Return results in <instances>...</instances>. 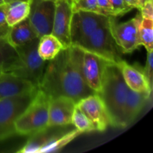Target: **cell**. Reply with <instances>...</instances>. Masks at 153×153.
<instances>
[{
    "mask_svg": "<svg viewBox=\"0 0 153 153\" xmlns=\"http://www.w3.org/2000/svg\"><path fill=\"white\" fill-rule=\"evenodd\" d=\"M83 49L74 45L62 49L47 61L39 89L49 98L66 96L77 102L96 94L87 85L83 75Z\"/></svg>",
    "mask_w": 153,
    "mask_h": 153,
    "instance_id": "6da1fadb",
    "label": "cell"
},
{
    "mask_svg": "<svg viewBox=\"0 0 153 153\" xmlns=\"http://www.w3.org/2000/svg\"><path fill=\"white\" fill-rule=\"evenodd\" d=\"M128 89L117 64H108L97 94L105 106L110 125L116 128H123V110Z\"/></svg>",
    "mask_w": 153,
    "mask_h": 153,
    "instance_id": "7a4b0ae2",
    "label": "cell"
},
{
    "mask_svg": "<svg viewBox=\"0 0 153 153\" xmlns=\"http://www.w3.org/2000/svg\"><path fill=\"white\" fill-rule=\"evenodd\" d=\"M39 37L14 47L17 52V59L7 70V73L31 82L39 88L43 78L46 62L42 59L37 52Z\"/></svg>",
    "mask_w": 153,
    "mask_h": 153,
    "instance_id": "3957f363",
    "label": "cell"
},
{
    "mask_svg": "<svg viewBox=\"0 0 153 153\" xmlns=\"http://www.w3.org/2000/svg\"><path fill=\"white\" fill-rule=\"evenodd\" d=\"M50 98L40 89L15 123L16 134L33 135L47 128Z\"/></svg>",
    "mask_w": 153,
    "mask_h": 153,
    "instance_id": "277c9868",
    "label": "cell"
},
{
    "mask_svg": "<svg viewBox=\"0 0 153 153\" xmlns=\"http://www.w3.org/2000/svg\"><path fill=\"white\" fill-rule=\"evenodd\" d=\"M37 90L0 100V142L16 134L15 123L31 102Z\"/></svg>",
    "mask_w": 153,
    "mask_h": 153,
    "instance_id": "5b68a950",
    "label": "cell"
},
{
    "mask_svg": "<svg viewBox=\"0 0 153 153\" xmlns=\"http://www.w3.org/2000/svg\"><path fill=\"white\" fill-rule=\"evenodd\" d=\"M77 46L83 50L96 54L113 64H117L123 60L122 52L114 40L108 22L97 28L83 43Z\"/></svg>",
    "mask_w": 153,
    "mask_h": 153,
    "instance_id": "8992f818",
    "label": "cell"
},
{
    "mask_svg": "<svg viewBox=\"0 0 153 153\" xmlns=\"http://www.w3.org/2000/svg\"><path fill=\"white\" fill-rule=\"evenodd\" d=\"M116 18L115 16L109 17L108 25L111 33L122 53H131L141 46L139 40L141 15L138 13L135 17L122 23L117 22Z\"/></svg>",
    "mask_w": 153,
    "mask_h": 153,
    "instance_id": "52a82bcc",
    "label": "cell"
},
{
    "mask_svg": "<svg viewBox=\"0 0 153 153\" xmlns=\"http://www.w3.org/2000/svg\"><path fill=\"white\" fill-rule=\"evenodd\" d=\"M110 16L88 11L73 12L70 25L71 45L79 46L98 28L108 23Z\"/></svg>",
    "mask_w": 153,
    "mask_h": 153,
    "instance_id": "ba28073f",
    "label": "cell"
},
{
    "mask_svg": "<svg viewBox=\"0 0 153 153\" xmlns=\"http://www.w3.org/2000/svg\"><path fill=\"white\" fill-rule=\"evenodd\" d=\"M28 19L39 37L52 33L55 0H30Z\"/></svg>",
    "mask_w": 153,
    "mask_h": 153,
    "instance_id": "9c48e42d",
    "label": "cell"
},
{
    "mask_svg": "<svg viewBox=\"0 0 153 153\" xmlns=\"http://www.w3.org/2000/svg\"><path fill=\"white\" fill-rule=\"evenodd\" d=\"M73 13L70 0H55V16L51 34L60 40L64 49L71 46L70 25Z\"/></svg>",
    "mask_w": 153,
    "mask_h": 153,
    "instance_id": "30bf717a",
    "label": "cell"
},
{
    "mask_svg": "<svg viewBox=\"0 0 153 153\" xmlns=\"http://www.w3.org/2000/svg\"><path fill=\"white\" fill-rule=\"evenodd\" d=\"M83 51L82 70L84 78L89 88L96 94H98L101 90L105 70L111 62L92 52Z\"/></svg>",
    "mask_w": 153,
    "mask_h": 153,
    "instance_id": "8fae6325",
    "label": "cell"
},
{
    "mask_svg": "<svg viewBox=\"0 0 153 153\" xmlns=\"http://www.w3.org/2000/svg\"><path fill=\"white\" fill-rule=\"evenodd\" d=\"M76 105L92 121L97 131H105L107 127L110 125L105 106L97 94H94L82 99Z\"/></svg>",
    "mask_w": 153,
    "mask_h": 153,
    "instance_id": "7c38bea8",
    "label": "cell"
},
{
    "mask_svg": "<svg viewBox=\"0 0 153 153\" xmlns=\"http://www.w3.org/2000/svg\"><path fill=\"white\" fill-rule=\"evenodd\" d=\"M76 102L66 96L50 98L48 126H62L72 124V117Z\"/></svg>",
    "mask_w": 153,
    "mask_h": 153,
    "instance_id": "4fadbf2b",
    "label": "cell"
},
{
    "mask_svg": "<svg viewBox=\"0 0 153 153\" xmlns=\"http://www.w3.org/2000/svg\"><path fill=\"white\" fill-rule=\"evenodd\" d=\"M37 89L26 79L7 72L0 73V100L34 92Z\"/></svg>",
    "mask_w": 153,
    "mask_h": 153,
    "instance_id": "5bb4252c",
    "label": "cell"
},
{
    "mask_svg": "<svg viewBox=\"0 0 153 153\" xmlns=\"http://www.w3.org/2000/svg\"><path fill=\"white\" fill-rule=\"evenodd\" d=\"M116 64L119 67L124 81L130 90L136 92L152 94V88L145 76L143 67L138 64L130 65L123 59Z\"/></svg>",
    "mask_w": 153,
    "mask_h": 153,
    "instance_id": "9a60e30c",
    "label": "cell"
},
{
    "mask_svg": "<svg viewBox=\"0 0 153 153\" xmlns=\"http://www.w3.org/2000/svg\"><path fill=\"white\" fill-rule=\"evenodd\" d=\"M151 96L150 93L136 92L128 89L123 110V128L129 126L135 120Z\"/></svg>",
    "mask_w": 153,
    "mask_h": 153,
    "instance_id": "2e32d148",
    "label": "cell"
},
{
    "mask_svg": "<svg viewBox=\"0 0 153 153\" xmlns=\"http://www.w3.org/2000/svg\"><path fill=\"white\" fill-rule=\"evenodd\" d=\"M37 37H39L27 17L16 25L10 27L7 42L13 47H17Z\"/></svg>",
    "mask_w": 153,
    "mask_h": 153,
    "instance_id": "e0dca14e",
    "label": "cell"
},
{
    "mask_svg": "<svg viewBox=\"0 0 153 153\" xmlns=\"http://www.w3.org/2000/svg\"><path fill=\"white\" fill-rule=\"evenodd\" d=\"M64 49L62 43L53 34H45L39 37L37 52L43 61L53 59Z\"/></svg>",
    "mask_w": 153,
    "mask_h": 153,
    "instance_id": "ac0fdd59",
    "label": "cell"
},
{
    "mask_svg": "<svg viewBox=\"0 0 153 153\" xmlns=\"http://www.w3.org/2000/svg\"><path fill=\"white\" fill-rule=\"evenodd\" d=\"M30 11V3L28 1H18L7 4L6 11V23L11 27L18 22L26 19Z\"/></svg>",
    "mask_w": 153,
    "mask_h": 153,
    "instance_id": "d6986e66",
    "label": "cell"
},
{
    "mask_svg": "<svg viewBox=\"0 0 153 153\" xmlns=\"http://www.w3.org/2000/svg\"><path fill=\"white\" fill-rule=\"evenodd\" d=\"M82 134L78 129L73 130L61 136H50L46 143L42 146L39 153L52 152L58 151L60 149L68 144L76 137Z\"/></svg>",
    "mask_w": 153,
    "mask_h": 153,
    "instance_id": "ffe728a7",
    "label": "cell"
},
{
    "mask_svg": "<svg viewBox=\"0 0 153 153\" xmlns=\"http://www.w3.org/2000/svg\"><path fill=\"white\" fill-rule=\"evenodd\" d=\"M139 40L146 51H153V19L142 18L139 26Z\"/></svg>",
    "mask_w": 153,
    "mask_h": 153,
    "instance_id": "44dd1931",
    "label": "cell"
},
{
    "mask_svg": "<svg viewBox=\"0 0 153 153\" xmlns=\"http://www.w3.org/2000/svg\"><path fill=\"white\" fill-rule=\"evenodd\" d=\"M17 52L8 42L0 44V73L6 72L17 59Z\"/></svg>",
    "mask_w": 153,
    "mask_h": 153,
    "instance_id": "7402d4cb",
    "label": "cell"
},
{
    "mask_svg": "<svg viewBox=\"0 0 153 153\" xmlns=\"http://www.w3.org/2000/svg\"><path fill=\"white\" fill-rule=\"evenodd\" d=\"M72 124L76 127V129L80 132H90L95 131V126L92 121L84 114V112L79 108L76 105L72 117Z\"/></svg>",
    "mask_w": 153,
    "mask_h": 153,
    "instance_id": "603a6c76",
    "label": "cell"
},
{
    "mask_svg": "<svg viewBox=\"0 0 153 153\" xmlns=\"http://www.w3.org/2000/svg\"><path fill=\"white\" fill-rule=\"evenodd\" d=\"M73 12L88 11L100 13L97 0H70Z\"/></svg>",
    "mask_w": 153,
    "mask_h": 153,
    "instance_id": "cb8c5ba5",
    "label": "cell"
},
{
    "mask_svg": "<svg viewBox=\"0 0 153 153\" xmlns=\"http://www.w3.org/2000/svg\"><path fill=\"white\" fill-rule=\"evenodd\" d=\"M113 8L114 16L117 17L128 13L133 9L125 0H110Z\"/></svg>",
    "mask_w": 153,
    "mask_h": 153,
    "instance_id": "d4e9b609",
    "label": "cell"
},
{
    "mask_svg": "<svg viewBox=\"0 0 153 153\" xmlns=\"http://www.w3.org/2000/svg\"><path fill=\"white\" fill-rule=\"evenodd\" d=\"M152 61H153V51L147 52V58H146V65L143 67L145 76L149 82V85L152 88V79H153V70H152Z\"/></svg>",
    "mask_w": 153,
    "mask_h": 153,
    "instance_id": "484cf974",
    "label": "cell"
},
{
    "mask_svg": "<svg viewBox=\"0 0 153 153\" xmlns=\"http://www.w3.org/2000/svg\"><path fill=\"white\" fill-rule=\"evenodd\" d=\"M100 13L107 16H114L113 8L110 0H97Z\"/></svg>",
    "mask_w": 153,
    "mask_h": 153,
    "instance_id": "4316f807",
    "label": "cell"
},
{
    "mask_svg": "<svg viewBox=\"0 0 153 153\" xmlns=\"http://www.w3.org/2000/svg\"><path fill=\"white\" fill-rule=\"evenodd\" d=\"M142 18L153 19V1L148 0L145 1L140 10Z\"/></svg>",
    "mask_w": 153,
    "mask_h": 153,
    "instance_id": "83f0119b",
    "label": "cell"
},
{
    "mask_svg": "<svg viewBox=\"0 0 153 153\" xmlns=\"http://www.w3.org/2000/svg\"><path fill=\"white\" fill-rule=\"evenodd\" d=\"M9 29H10V26H8L7 23L0 26V44L7 42Z\"/></svg>",
    "mask_w": 153,
    "mask_h": 153,
    "instance_id": "f1b7e54d",
    "label": "cell"
},
{
    "mask_svg": "<svg viewBox=\"0 0 153 153\" xmlns=\"http://www.w3.org/2000/svg\"><path fill=\"white\" fill-rule=\"evenodd\" d=\"M7 4L3 3L0 4V26L6 24V11H7Z\"/></svg>",
    "mask_w": 153,
    "mask_h": 153,
    "instance_id": "f546056e",
    "label": "cell"
},
{
    "mask_svg": "<svg viewBox=\"0 0 153 153\" xmlns=\"http://www.w3.org/2000/svg\"><path fill=\"white\" fill-rule=\"evenodd\" d=\"M125 1H126L127 4H129L133 8H137L139 10H140L142 5H143L140 1V0H125Z\"/></svg>",
    "mask_w": 153,
    "mask_h": 153,
    "instance_id": "4dcf8cb0",
    "label": "cell"
},
{
    "mask_svg": "<svg viewBox=\"0 0 153 153\" xmlns=\"http://www.w3.org/2000/svg\"><path fill=\"white\" fill-rule=\"evenodd\" d=\"M28 1V2H29L30 0H4V3H7V4H8V3L13 2V1Z\"/></svg>",
    "mask_w": 153,
    "mask_h": 153,
    "instance_id": "1f68e13d",
    "label": "cell"
},
{
    "mask_svg": "<svg viewBox=\"0 0 153 153\" xmlns=\"http://www.w3.org/2000/svg\"><path fill=\"white\" fill-rule=\"evenodd\" d=\"M148 1V0H140V2H141L142 4H143V3H144L145 1Z\"/></svg>",
    "mask_w": 153,
    "mask_h": 153,
    "instance_id": "d6a6232c",
    "label": "cell"
},
{
    "mask_svg": "<svg viewBox=\"0 0 153 153\" xmlns=\"http://www.w3.org/2000/svg\"><path fill=\"white\" fill-rule=\"evenodd\" d=\"M3 3H4V0H0V4H3Z\"/></svg>",
    "mask_w": 153,
    "mask_h": 153,
    "instance_id": "836d02e7",
    "label": "cell"
}]
</instances>
